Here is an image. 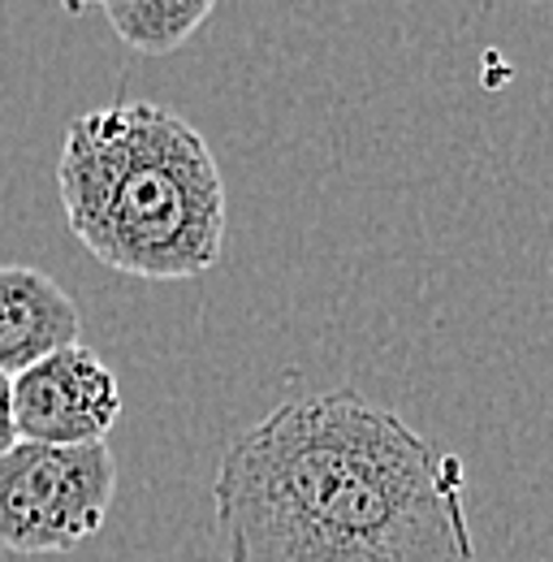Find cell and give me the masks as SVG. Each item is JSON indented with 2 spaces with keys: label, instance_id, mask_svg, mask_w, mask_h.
Returning a JSON list of instances; mask_svg holds the SVG:
<instances>
[{
  "label": "cell",
  "instance_id": "obj_3",
  "mask_svg": "<svg viewBox=\"0 0 553 562\" xmlns=\"http://www.w3.org/2000/svg\"><path fill=\"white\" fill-rule=\"evenodd\" d=\"M117 497L109 441L44 446L18 441L0 454V550L35 559L87 546Z\"/></svg>",
  "mask_w": 553,
  "mask_h": 562
},
{
  "label": "cell",
  "instance_id": "obj_6",
  "mask_svg": "<svg viewBox=\"0 0 553 562\" xmlns=\"http://www.w3.org/2000/svg\"><path fill=\"white\" fill-rule=\"evenodd\" d=\"M100 9L126 48L169 57L204 26L216 0H100Z\"/></svg>",
  "mask_w": 553,
  "mask_h": 562
},
{
  "label": "cell",
  "instance_id": "obj_1",
  "mask_svg": "<svg viewBox=\"0 0 553 562\" xmlns=\"http://www.w3.org/2000/svg\"><path fill=\"white\" fill-rule=\"evenodd\" d=\"M463 463L359 390L238 432L212 476L225 562H476Z\"/></svg>",
  "mask_w": 553,
  "mask_h": 562
},
{
  "label": "cell",
  "instance_id": "obj_2",
  "mask_svg": "<svg viewBox=\"0 0 553 562\" xmlns=\"http://www.w3.org/2000/svg\"><path fill=\"white\" fill-rule=\"evenodd\" d=\"M74 238L109 269L187 281L225 256V178L207 139L173 109L126 100L74 117L57 156Z\"/></svg>",
  "mask_w": 553,
  "mask_h": 562
},
{
  "label": "cell",
  "instance_id": "obj_5",
  "mask_svg": "<svg viewBox=\"0 0 553 562\" xmlns=\"http://www.w3.org/2000/svg\"><path fill=\"white\" fill-rule=\"evenodd\" d=\"M82 316L66 285L31 265H0V372L18 376L35 359L78 342Z\"/></svg>",
  "mask_w": 553,
  "mask_h": 562
},
{
  "label": "cell",
  "instance_id": "obj_8",
  "mask_svg": "<svg viewBox=\"0 0 553 562\" xmlns=\"http://www.w3.org/2000/svg\"><path fill=\"white\" fill-rule=\"evenodd\" d=\"M57 4H61L66 13H87V9H95L100 0H57Z\"/></svg>",
  "mask_w": 553,
  "mask_h": 562
},
{
  "label": "cell",
  "instance_id": "obj_4",
  "mask_svg": "<svg viewBox=\"0 0 553 562\" xmlns=\"http://www.w3.org/2000/svg\"><path fill=\"white\" fill-rule=\"evenodd\" d=\"M122 420L117 372L82 342L35 359L13 376V424L22 441L95 446Z\"/></svg>",
  "mask_w": 553,
  "mask_h": 562
},
{
  "label": "cell",
  "instance_id": "obj_7",
  "mask_svg": "<svg viewBox=\"0 0 553 562\" xmlns=\"http://www.w3.org/2000/svg\"><path fill=\"white\" fill-rule=\"evenodd\" d=\"M22 437H18V424H13V376L0 372V454L13 450Z\"/></svg>",
  "mask_w": 553,
  "mask_h": 562
}]
</instances>
